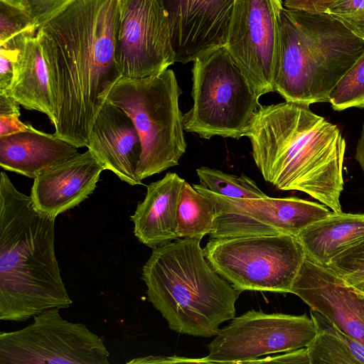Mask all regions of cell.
<instances>
[{"mask_svg": "<svg viewBox=\"0 0 364 364\" xmlns=\"http://www.w3.org/2000/svg\"><path fill=\"white\" fill-rule=\"evenodd\" d=\"M120 0H71L36 31L55 112V134L87 147L92 124L117 82Z\"/></svg>", "mask_w": 364, "mask_h": 364, "instance_id": "cell-1", "label": "cell"}, {"mask_svg": "<svg viewBox=\"0 0 364 364\" xmlns=\"http://www.w3.org/2000/svg\"><path fill=\"white\" fill-rule=\"evenodd\" d=\"M253 159L264 181L281 191L304 192L341 213L346 141L336 124L309 105H259L250 119Z\"/></svg>", "mask_w": 364, "mask_h": 364, "instance_id": "cell-2", "label": "cell"}, {"mask_svg": "<svg viewBox=\"0 0 364 364\" xmlns=\"http://www.w3.org/2000/svg\"><path fill=\"white\" fill-rule=\"evenodd\" d=\"M55 217L0 175V320L22 322L73 304L55 252Z\"/></svg>", "mask_w": 364, "mask_h": 364, "instance_id": "cell-3", "label": "cell"}, {"mask_svg": "<svg viewBox=\"0 0 364 364\" xmlns=\"http://www.w3.org/2000/svg\"><path fill=\"white\" fill-rule=\"evenodd\" d=\"M200 241L186 237L152 248L141 279L149 301L171 330L210 338L235 318L240 291L210 265Z\"/></svg>", "mask_w": 364, "mask_h": 364, "instance_id": "cell-4", "label": "cell"}, {"mask_svg": "<svg viewBox=\"0 0 364 364\" xmlns=\"http://www.w3.org/2000/svg\"><path fill=\"white\" fill-rule=\"evenodd\" d=\"M363 50L364 41L329 14L283 6L274 92L287 102H328L331 91Z\"/></svg>", "mask_w": 364, "mask_h": 364, "instance_id": "cell-5", "label": "cell"}, {"mask_svg": "<svg viewBox=\"0 0 364 364\" xmlns=\"http://www.w3.org/2000/svg\"><path fill=\"white\" fill-rule=\"evenodd\" d=\"M181 93L174 72L167 69L144 78L121 77L107 98L129 114L139 132L141 181L178 165L186 151Z\"/></svg>", "mask_w": 364, "mask_h": 364, "instance_id": "cell-6", "label": "cell"}, {"mask_svg": "<svg viewBox=\"0 0 364 364\" xmlns=\"http://www.w3.org/2000/svg\"><path fill=\"white\" fill-rule=\"evenodd\" d=\"M193 63V105L183 114L184 130L206 139L245 136L259 97L226 48L213 50Z\"/></svg>", "mask_w": 364, "mask_h": 364, "instance_id": "cell-7", "label": "cell"}, {"mask_svg": "<svg viewBox=\"0 0 364 364\" xmlns=\"http://www.w3.org/2000/svg\"><path fill=\"white\" fill-rule=\"evenodd\" d=\"M205 259L240 291L290 293L306 258L296 237L286 234L210 239Z\"/></svg>", "mask_w": 364, "mask_h": 364, "instance_id": "cell-8", "label": "cell"}, {"mask_svg": "<svg viewBox=\"0 0 364 364\" xmlns=\"http://www.w3.org/2000/svg\"><path fill=\"white\" fill-rule=\"evenodd\" d=\"M28 326L0 333V364H109L103 340L81 323L64 319L60 309L35 315Z\"/></svg>", "mask_w": 364, "mask_h": 364, "instance_id": "cell-9", "label": "cell"}, {"mask_svg": "<svg viewBox=\"0 0 364 364\" xmlns=\"http://www.w3.org/2000/svg\"><path fill=\"white\" fill-rule=\"evenodd\" d=\"M317 334L313 318L250 310L220 328L203 358L208 363H252L259 357L307 347Z\"/></svg>", "mask_w": 364, "mask_h": 364, "instance_id": "cell-10", "label": "cell"}, {"mask_svg": "<svg viewBox=\"0 0 364 364\" xmlns=\"http://www.w3.org/2000/svg\"><path fill=\"white\" fill-rule=\"evenodd\" d=\"M193 186L215 205L210 239L275 234L296 237L306 227L333 212L323 204L296 197L232 198L201 184Z\"/></svg>", "mask_w": 364, "mask_h": 364, "instance_id": "cell-11", "label": "cell"}, {"mask_svg": "<svg viewBox=\"0 0 364 364\" xmlns=\"http://www.w3.org/2000/svg\"><path fill=\"white\" fill-rule=\"evenodd\" d=\"M281 0H236L225 48L255 94L274 92Z\"/></svg>", "mask_w": 364, "mask_h": 364, "instance_id": "cell-12", "label": "cell"}, {"mask_svg": "<svg viewBox=\"0 0 364 364\" xmlns=\"http://www.w3.org/2000/svg\"><path fill=\"white\" fill-rule=\"evenodd\" d=\"M116 63L129 79L159 75L176 63L160 0H120Z\"/></svg>", "mask_w": 364, "mask_h": 364, "instance_id": "cell-13", "label": "cell"}, {"mask_svg": "<svg viewBox=\"0 0 364 364\" xmlns=\"http://www.w3.org/2000/svg\"><path fill=\"white\" fill-rule=\"evenodd\" d=\"M175 62L186 64L226 45L236 0H160Z\"/></svg>", "mask_w": 364, "mask_h": 364, "instance_id": "cell-14", "label": "cell"}, {"mask_svg": "<svg viewBox=\"0 0 364 364\" xmlns=\"http://www.w3.org/2000/svg\"><path fill=\"white\" fill-rule=\"evenodd\" d=\"M290 293L364 346V292L328 267L305 258Z\"/></svg>", "mask_w": 364, "mask_h": 364, "instance_id": "cell-15", "label": "cell"}, {"mask_svg": "<svg viewBox=\"0 0 364 364\" xmlns=\"http://www.w3.org/2000/svg\"><path fill=\"white\" fill-rule=\"evenodd\" d=\"M87 149L105 170L129 185L141 184L137 172L141 139L133 120L122 108L106 100L91 127Z\"/></svg>", "mask_w": 364, "mask_h": 364, "instance_id": "cell-16", "label": "cell"}, {"mask_svg": "<svg viewBox=\"0 0 364 364\" xmlns=\"http://www.w3.org/2000/svg\"><path fill=\"white\" fill-rule=\"evenodd\" d=\"M104 170L89 150L53 165L34 178L31 197L35 207L57 218L94 191Z\"/></svg>", "mask_w": 364, "mask_h": 364, "instance_id": "cell-17", "label": "cell"}, {"mask_svg": "<svg viewBox=\"0 0 364 364\" xmlns=\"http://www.w3.org/2000/svg\"><path fill=\"white\" fill-rule=\"evenodd\" d=\"M184 181L176 173L168 172L147 186L144 199L131 216L140 242L152 249L178 239L177 209Z\"/></svg>", "mask_w": 364, "mask_h": 364, "instance_id": "cell-18", "label": "cell"}, {"mask_svg": "<svg viewBox=\"0 0 364 364\" xmlns=\"http://www.w3.org/2000/svg\"><path fill=\"white\" fill-rule=\"evenodd\" d=\"M77 147L58 137L33 128L0 137V166L35 178L42 172L75 154Z\"/></svg>", "mask_w": 364, "mask_h": 364, "instance_id": "cell-19", "label": "cell"}, {"mask_svg": "<svg viewBox=\"0 0 364 364\" xmlns=\"http://www.w3.org/2000/svg\"><path fill=\"white\" fill-rule=\"evenodd\" d=\"M9 95L25 109L46 114L54 124L49 74L36 31L26 33L21 39Z\"/></svg>", "mask_w": 364, "mask_h": 364, "instance_id": "cell-20", "label": "cell"}, {"mask_svg": "<svg viewBox=\"0 0 364 364\" xmlns=\"http://www.w3.org/2000/svg\"><path fill=\"white\" fill-rule=\"evenodd\" d=\"M306 258L326 266L336 256L364 240V214L332 212L296 237Z\"/></svg>", "mask_w": 364, "mask_h": 364, "instance_id": "cell-21", "label": "cell"}, {"mask_svg": "<svg viewBox=\"0 0 364 364\" xmlns=\"http://www.w3.org/2000/svg\"><path fill=\"white\" fill-rule=\"evenodd\" d=\"M317 334L307 346L310 364H364V346L311 310Z\"/></svg>", "mask_w": 364, "mask_h": 364, "instance_id": "cell-22", "label": "cell"}, {"mask_svg": "<svg viewBox=\"0 0 364 364\" xmlns=\"http://www.w3.org/2000/svg\"><path fill=\"white\" fill-rule=\"evenodd\" d=\"M215 215L213 203L185 181L177 209L178 237L202 240L212 231Z\"/></svg>", "mask_w": 364, "mask_h": 364, "instance_id": "cell-23", "label": "cell"}, {"mask_svg": "<svg viewBox=\"0 0 364 364\" xmlns=\"http://www.w3.org/2000/svg\"><path fill=\"white\" fill-rule=\"evenodd\" d=\"M200 183L209 191L232 198H260L267 196L245 174L232 175L208 167L196 169Z\"/></svg>", "mask_w": 364, "mask_h": 364, "instance_id": "cell-24", "label": "cell"}, {"mask_svg": "<svg viewBox=\"0 0 364 364\" xmlns=\"http://www.w3.org/2000/svg\"><path fill=\"white\" fill-rule=\"evenodd\" d=\"M328 102L335 111L364 109V50L331 91Z\"/></svg>", "mask_w": 364, "mask_h": 364, "instance_id": "cell-25", "label": "cell"}, {"mask_svg": "<svg viewBox=\"0 0 364 364\" xmlns=\"http://www.w3.org/2000/svg\"><path fill=\"white\" fill-rule=\"evenodd\" d=\"M37 29L25 5L0 0V46L14 45L21 36Z\"/></svg>", "mask_w": 364, "mask_h": 364, "instance_id": "cell-26", "label": "cell"}, {"mask_svg": "<svg viewBox=\"0 0 364 364\" xmlns=\"http://www.w3.org/2000/svg\"><path fill=\"white\" fill-rule=\"evenodd\" d=\"M326 267L364 292V240L336 256Z\"/></svg>", "mask_w": 364, "mask_h": 364, "instance_id": "cell-27", "label": "cell"}, {"mask_svg": "<svg viewBox=\"0 0 364 364\" xmlns=\"http://www.w3.org/2000/svg\"><path fill=\"white\" fill-rule=\"evenodd\" d=\"M328 14L364 41V0H342Z\"/></svg>", "mask_w": 364, "mask_h": 364, "instance_id": "cell-28", "label": "cell"}, {"mask_svg": "<svg viewBox=\"0 0 364 364\" xmlns=\"http://www.w3.org/2000/svg\"><path fill=\"white\" fill-rule=\"evenodd\" d=\"M20 104L9 94L0 92V137L25 130L28 123L19 119Z\"/></svg>", "mask_w": 364, "mask_h": 364, "instance_id": "cell-29", "label": "cell"}, {"mask_svg": "<svg viewBox=\"0 0 364 364\" xmlns=\"http://www.w3.org/2000/svg\"><path fill=\"white\" fill-rule=\"evenodd\" d=\"M21 41L16 46H0V92L9 94Z\"/></svg>", "mask_w": 364, "mask_h": 364, "instance_id": "cell-30", "label": "cell"}, {"mask_svg": "<svg viewBox=\"0 0 364 364\" xmlns=\"http://www.w3.org/2000/svg\"><path fill=\"white\" fill-rule=\"evenodd\" d=\"M70 1L71 0H24V4L38 28Z\"/></svg>", "mask_w": 364, "mask_h": 364, "instance_id": "cell-31", "label": "cell"}, {"mask_svg": "<svg viewBox=\"0 0 364 364\" xmlns=\"http://www.w3.org/2000/svg\"><path fill=\"white\" fill-rule=\"evenodd\" d=\"M342 0H284L283 6L312 14H326Z\"/></svg>", "mask_w": 364, "mask_h": 364, "instance_id": "cell-32", "label": "cell"}, {"mask_svg": "<svg viewBox=\"0 0 364 364\" xmlns=\"http://www.w3.org/2000/svg\"><path fill=\"white\" fill-rule=\"evenodd\" d=\"M307 363L310 364V359L307 347L299 348L274 357H268L263 359H257L252 363Z\"/></svg>", "mask_w": 364, "mask_h": 364, "instance_id": "cell-33", "label": "cell"}, {"mask_svg": "<svg viewBox=\"0 0 364 364\" xmlns=\"http://www.w3.org/2000/svg\"><path fill=\"white\" fill-rule=\"evenodd\" d=\"M184 362H194V359H188L178 357H164V356H148L144 358H134L132 360L127 362V363H184Z\"/></svg>", "mask_w": 364, "mask_h": 364, "instance_id": "cell-34", "label": "cell"}, {"mask_svg": "<svg viewBox=\"0 0 364 364\" xmlns=\"http://www.w3.org/2000/svg\"><path fill=\"white\" fill-rule=\"evenodd\" d=\"M355 159L364 173V123L356 146Z\"/></svg>", "mask_w": 364, "mask_h": 364, "instance_id": "cell-35", "label": "cell"}, {"mask_svg": "<svg viewBox=\"0 0 364 364\" xmlns=\"http://www.w3.org/2000/svg\"><path fill=\"white\" fill-rule=\"evenodd\" d=\"M7 3L14 4H24V0H1Z\"/></svg>", "mask_w": 364, "mask_h": 364, "instance_id": "cell-36", "label": "cell"}]
</instances>
